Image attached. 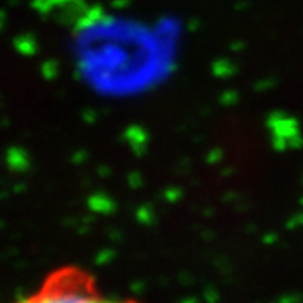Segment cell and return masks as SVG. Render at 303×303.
<instances>
[{
    "instance_id": "6da1fadb",
    "label": "cell",
    "mask_w": 303,
    "mask_h": 303,
    "mask_svg": "<svg viewBox=\"0 0 303 303\" xmlns=\"http://www.w3.org/2000/svg\"><path fill=\"white\" fill-rule=\"evenodd\" d=\"M14 303H138L101 290L96 278L81 266H61L42 280L29 295Z\"/></svg>"
}]
</instances>
